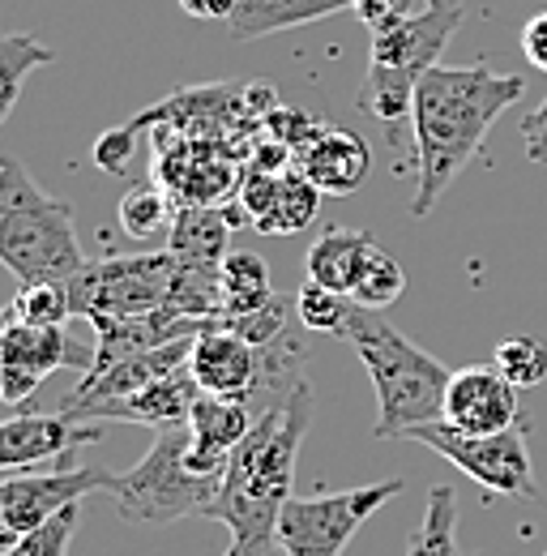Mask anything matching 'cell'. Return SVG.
I'll list each match as a JSON object with an SVG mask.
<instances>
[{"label":"cell","instance_id":"obj_23","mask_svg":"<svg viewBox=\"0 0 547 556\" xmlns=\"http://www.w3.org/2000/svg\"><path fill=\"white\" fill-rule=\"evenodd\" d=\"M407 556H462L458 553V492L454 484H436L428 492L423 522L410 535Z\"/></svg>","mask_w":547,"mask_h":556},{"label":"cell","instance_id":"obj_26","mask_svg":"<svg viewBox=\"0 0 547 556\" xmlns=\"http://www.w3.org/2000/svg\"><path fill=\"white\" fill-rule=\"evenodd\" d=\"M351 304H355L351 295L330 291V287L304 278L300 291H295V321L304 330H317V334H342V326L351 317Z\"/></svg>","mask_w":547,"mask_h":556},{"label":"cell","instance_id":"obj_11","mask_svg":"<svg viewBox=\"0 0 547 556\" xmlns=\"http://www.w3.org/2000/svg\"><path fill=\"white\" fill-rule=\"evenodd\" d=\"M458 26H462V9H419L385 30H372L368 65H385L419 81L432 65H441V52L458 35Z\"/></svg>","mask_w":547,"mask_h":556},{"label":"cell","instance_id":"obj_8","mask_svg":"<svg viewBox=\"0 0 547 556\" xmlns=\"http://www.w3.org/2000/svg\"><path fill=\"white\" fill-rule=\"evenodd\" d=\"M407 441L428 445L432 454H441L445 463H454L462 476H471L479 488L496 492V496H526L535 501V463H531V445H526V424L509 428V432H492V437H467L458 428H449L445 419L415 428Z\"/></svg>","mask_w":547,"mask_h":556},{"label":"cell","instance_id":"obj_32","mask_svg":"<svg viewBox=\"0 0 547 556\" xmlns=\"http://www.w3.org/2000/svg\"><path fill=\"white\" fill-rule=\"evenodd\" d=\"M410 13H419L415 0H355V17H359L368 30H385V26L403 22Z\"/></svg>","mask_w":547,"mask_h":556},{"label":"cell","instance_id":"obj_27","mask_svg":"<svg viewBox=\"0 0 547 556\" xmlns=\"http://www.w3.org/2000/svg\"><path fill=\"white\" fill-rule=\"evenodd\" d=\"M403 291H407V275H403L398 257L385 253V249L377 244V249L368 253V266H364V275H359V282H355L351 300L364 304V308H390Z\"/></svg>","mask_w":547,"mask_h":556},{"label":"cell","instance_id":"obj_39","mask_svg":"<svg viewBox=\"0 0 547 556\" xmlns=\"http://www.w3.org/2000/svg\"><path fill=\"white\" fill-rule=\"evenodd\" d=\"M4 548H9V544H4V540H0V556H4Z\"/></svg>","mask_w":547,"mask_h":556},{"label":"cell","instance_id":"obj_34","mask_svg":"<svg viewBox=\"0 0 547 556\" xmlns=\"http://www.w3.org/2000/svg\"><path fill=\"white\" fill-rule=\"evenodd\" d=\"M39 386H43V381H35L30 372H22V368H13V364H0V403L22 407L26 399H35Z\"/></svg>","mask_w":547,"mask_h":556},{"label":"cell","instance_id":"obj_4","mask_svg":"<svg viewBox=\"0 0 547 556\" xmlns=\"http://www.w3.org/2000/svg\"><path fill=\"white\" fill-rule=\"evenodd\" d=\"M0 266L17 282H68L86 266L73 206L39 189L9 154H0Z\"/></svg>","mask_w":547,"mask_h":556},{"label":"cell","instance_id":"obj_1","mask_svg":"<svg viewBox=\"0 0 547 556\" xmlns=\"http://www.w3.org/2000/svg\"><path fill=\"white\" fill-rule=\"evenodd\" d=\"M526 81L518 73L487 65H432L415 86L410 129H415V198L410 214L428 218L445 189L467 172L483 150L492 125L522 103Z\"/></svg>","mask_w":547,"mask_h":556},{"label":"cell","instance_id":"obj_2","mask_svg":"<svg viewBox=\"0 0 547 556\" xmlns=\"http://www.w3.org/2000/svg\"><path fill=\"white\" fill-rule=\"evenodd\" d=\"M313 424V386L300 381L282 412H266L231 450L222 488L205 518L231 531L227 556H278V518L291 501L295 458Z\"/></svg>","mask_w":547,"mask_h":556},{"label":"cell","instance_id":"obj_30","mask_svg":"<svg viewBox=\"0 0 547 556\" xmlns=\"http://www.w3.org/2000/svg\"><path fill=\"white\" fill-rule=\"evenodd\" d=\"M73 531H77V505L61 509V514H56L52 522H43L39 531L13 540V544L4 548V556H65Z\"/></svg>","mask_w":547,"mask_h":556},{"label":"cell","instance_id":"obj_12","mask_svg":"<svg viewBox=\"0 0 547 556\" xmlns=\"http://www.w3.org/2000/svg\"><path fill=\"white\" fill-rule=\"evenodd\" d=\"M94 441V424H73L61 412H17L0 419V471H35L39 463L65 458L77 445Z\"/></svg>","mask_w":547,"mask_h":556},{"label":"cell","instance_id":"obj_33","mask_svg":"<svg viewBox=\"0 0 547 556\" xmlns=\"http://www.w3.org/2000/svg\"><path fill=\"white\" fill-rule=\"evenodd\" d=\"M518 43H522V56H526L539 73H547V9L544 13H535V17L518 30Z\"/></svg>","mask_w":547,"mask_h":556},{"label":"cell","instance_id":"obj_18","mask_svg":"<svg viewBox=\"0 0 547 556\" xmlns=\"http://www.w3.org/2000/svg\"><path fill=\"white\" fill-rule=\"evenodd\" d=\"M342 9H355V0H240V9L227 17V35L249 43L262 35L295 30L321 17H334Z\"/></svg>","mask_w":547,"mask_h":556},{"label":"cell","instance_id":"obj_31","mask_svg":"<svg viewBox=\"0 0 547 556\" xmlns=\"http://www.w3.org/2000/svg\"><path fill=\"white\" fill-rule=\"evenodd\" d=\"M137 121L133 125H125V129H107V134H99L94 141V163L103 167V172H125L129 167V159H133V146H137Z\"/></svg>","mask_w":547,"mask_h":556},{"label":"cell","instance_id":"obj_17","mask_svg":"<svg viewBox=\"0 0 547 556\" xmlns=\"http://www.w3.org/2000/svg\"><path fill=\"white\" fill-rule=\"evenodd\" d=\"M377 249V240L368 231H355V227H330L321 231L313 244H308V257H304V278L351 295L355 282L368 266V253Z\"/></svg>","mask_w":547,"mask_h":556},{"label":"cell","instance_id":"obj_28","mask_svg":"<svg viewBox=\"0 0 547 556\" xmlns=\"http://www.w3.org/2000/svg\"><path fill=\"white\" fill-rule=\"evenodd\" d=\"M492 364L518 386V390H531V386H544L547 381V348L531 334H509L500 339L492 351Z\"/></svg>","mask_w":547,"mask_h":556},{"label":"cell","instance_id":"obj_25","mask_svg":"<svg viewBox=\"0 0 547 556\" xmlns=\"http://www.w3.org/2000/svg\"><path fill=\"white\" fill-rule=\"evenodd\" d=\"M176 202L163 185H137L120 198V227L133 236V240H158V236H171L176 227Z\"/></svg>","mask_w":547,"mask_h":556},{"label":"cell","instance_id":"obj_35","mask_svg":"<svg viewBox=\"0 0 547 556\" xmlns=\"http://www.w3.org/2000/svg\"><path fill=\"white\" fill-rule=\"evenodd\" d=\"M522 150L531 163H547V99L522 121Z\"/></svg>","mask_w":547,"mask_h":556},{"label":"cell","instance_id":"obj_16","mask_svg":"<svg viewBox=\"0 0 547 556\" xmlns=\"http://www.w3.org/2000/svg\"><path fill=\"white\" fill-rule=\"evenodd\" d=\"M198 399H202V386L193 381L189 368H180L171 377L150 381L145 390H137V394L120 399V403H107L99 412V419L141 424V428H154V432H163V428H189V416H193Z\"/></svg>","mask_w":547,"mask_h":556},{"label":"cell","instance_id":"obj_29","mask_svg":"<svg viewBox=\"0 0 547 556\" xmlns=\"http://www.w3.org/2000/svg\"><path fill=\"white\" fill-rule=\"evenodd\" d=\"M9 308L26 326H65L73 317L65 282H17V295Z\"/></svg>","mask_w":547,"mask_h":556},{"label":"cell","instance_id":"obj_24","mask_svg":"<svg viewBox=\"0 0 547 556\" xmlns=\"http://www.w3.org/2000/svg\"><path fill=\"white\" fill-rule=\"evenodd\" d=\"M415 77L398 70H385V65H368L364 73V86H359V112L381 121V125H403L415 108Z\"/></svg>","mask_w":547,"mask_h":556},{"label":"cell","instance_id":"obj_13","mask_svg":"<svg viewBox=\"0 0 547 556\" xmlns=\"http://www.w3.org/2000/svg\"><path fill=\"white\" fill-rule=\"evenodd\" d=\"M295 167L330 198H351L368 172H372V150L368 141L351 129H330L321 125L313 138L295 150Z\"/></svg>","mask_w":547,"mask_h":556},{"label":"cell","instance_id":"obj_22","mask_svg":"<svg viewBox=\"0 0 547 556\" xmlns=\"http://www.w3.org/2000/svg\"><path fill=\"white\" fill-rule=\"evenodd\" d=\"M56 61V48H48L43 39L26 35V30H9L0 35V125L9 121L26 77L39 70V65H52Z\"/></svg>","mask_w":547,"mask_h":556},{"label":"cell","instance_id":"obj_36","mask_svg":"<svg viewBox=\"0 0 547 556\" xmlns=\"http://www.w3.org/2000/svg\"><path fill=\"white\" fill-rule=\"evenodd\" d=\"M180 9L189 17H202V22H227L240 9V0H180Z\"/></svg>","mask_w":547,"mask_h":556},{"label":"cell","instance_id":"obj_15","mask_svg":"<svg viewBox=\"0 0 547 556\" xmlns=\"http://www.w3.org/2000/svg\"><path fill=\"white\" fill-rule=\"evenodd\" d=\"M0 364H13L22 372H30L35 381H48L61 368H94V348H77L65 334V326H26L13 317L4 343H0Z\"/></svg>","mask_w":547,"mask_h":556},{"label":"cell","instance_id":"obj_7","mask_svg":"<svg viewBox=\"0 0 547 556\" xmlns=\"http://www.w3.org/2000/svg\"><path fill=\"white\" fill-rule=\"evenodd\" d=\"M407 480L346 488V492H313L291 496L278 518V548L282 556H342L355 531L381 514L394 496H403Z\"/></svg>","mask_w":547,"mask_h":556},{"label":"cell","instance_id":"obj_20","mask_svg":"<svg viewBox=\"0 0 547 556\" xmlns=\"http://www.w3.org/2000/svg\"><path fill=\"white\" fill-rule=\"evenodd\" d=\"M274 295V282H270V266L266 257L249 253V249H236L222 257L218 266V304L222 313L218 317H244V313H257L266 308Z\"/></svg>","mask_w":547,"mask_h":556},{"label":"cell","instance_id":"obj_21","mask_svg":"<svg viewBox=\"0 0 547 556\" xmlns=\"http://www.w3.org/2000/svg\"><path fill=\"white\" fill-rule=\"evenodd\" d=\"M317 210H321V189L300 167H287L278 176V185H274L270 210L253 227L266 231V236H295V231H304L317 218Z\"/></svg>","mask_w":547,"mask_h":556},{"label":"cell","instance_id":"obj_5","mask_svg":"<svg viewBox=\"0 0 547 556\" xmlns=\"http://www.w3.org/2000/svg\"><path fill=\"white\" fill-rule=\"evenodd\" d=\"M185 454H189V428H163V432H154L150 454L137 467H129L125 476H116L112 501H116L125 522L167 527V522H180L193 514L205 518L222 480L189 471Z\"/></svg>","mask_w":547,"mask_h":556},{"label":"cell","instance_id":"obj_6","mask_svg":"<svg viewBox=\"0 0 547 556\" xmlns=\"http://www.w3.org/2000/svg\"><path fill=\"white\" fill-rule=\"evenodd\" d=\"M176 282V257L171 249L163 253H112L103 262H86L77 275L68 278V304L73 317L94 321H133L167 308Z\"/></svg>","mask_w":547,"mask_h":556},{"label":"cell","instance_id":"obj_14","mask_svg":"<svg viewBox=\"0 0 547 556\" xmlns=\"http://www.w3.org/2000/svg\"><path fill=\"white\" fill-rule=\"evenodd\" d=\"M257 419L244 403H231V399H214L202 394L193 416H189V471L209 476V480H222L227 476V463H231V450L249 437Z\"/></svg>","mask_w":547,"mask_h":556},{"label":"cell","instance_id":"obj_19","mask_svg":"<svg viewBox=\"0 0 547 556\" xmlns=\"http://www.w3.org/2000/svg\"><path fill=\"white\" fill-rule=\"evenodd\" d=\"M227 236H231V223L218 206H185L176 214L167 249H171L176 266L218 275V266L227 257Z\"/></svg>","mask_w":547,"mask_h":556},{"label":"cell","instance_id":"obj_37","mask_svg":"<svg viewBox=\"0 0 547 556\" xmlns=\"http://www.w3.org/2000/svg\"><path fill=\"white\" fill-rule=\"evenodd\" d=\"M9 326H13V308H0V343H4V334H9Z\"/></svg>","mask_w":547,"mask_h":556},{"label":"cell","instance_id":"obj_9","mask_svg":"<svg viewBox=\"0 0 547 556\" xmlns=\"http://www.w3.org/2000/svg\"><path fill=\"white\" fill-rule=\"evenodd\" d=\"M116 476L103 467H68V471H13L0 480V540L13 544L61 509L77 505L86 492H112Z\"/></svg>","mask_w":547,"mask_h":556},{"label":"cell","instance_id":"obj_38","mask_svg":"<svg viewBox=\"0 0 547 556\" xmlns=\"http://www.w3.org/2000/svg\"><path fill=\"white\" fill-rule=\"evenodd\" d=\"M428 9H462V0H428Z\"/></svg>","mask_w":547,"mask_h":556},{"label":"cell","instance_id":"obj_3","mask_svg":"<svg viewBox=\"0 0 547 556\" xmlns=\"http://www.w3.org/2000/svg\"><path fill=\"white\" fill-rule=\"evenodd\" d=\"M342 339L364 359L368 381L377 390V424H372L377 441H398L441 419L454 368H445L436 355L410 343L381 308L351 304Z\"/></svg>","mask_w":547,"mask_h":556},{"label":"cell","instance_id":"obj_10","mask_svg":"<svg viewBox=\"0 0 547 556\" xmlns=\"http://www.w3.org/2000/svg\"><path fill=\"white\" fill-rule=\"evenodd\" d=\"M441 419L467 437H492V432H509L522 419V399L518 386L496 368V364H467L454 368L449 390H445V412Z\"/></svg>","mask_w":547,"mask_h":556}]
</instances>
